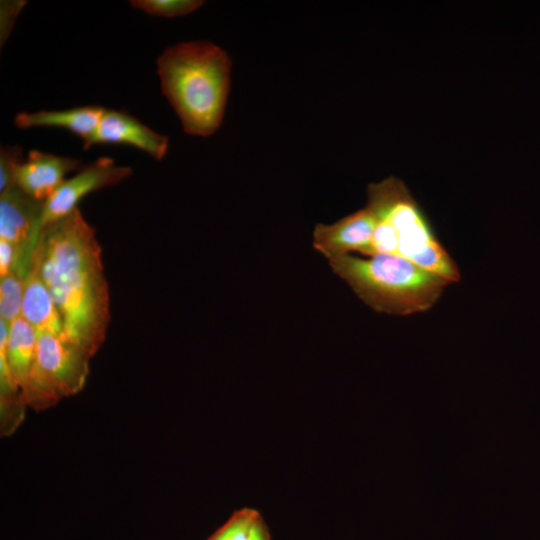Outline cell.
<instances>
[{"label":"cell","instance_id":"6da1fadb","mask_svg":"<svg viewBox=\"0 0 540 540\" xmlns=\"http://www.w3.org/2000/svg\"><path fill=\"white\" fill-rule=\"evenodd\" d=\"M30 259L58 309L63 337L92 358L106 338L110 296L101 246L79 208L42 229Z\"/></svg>","mask_w":540,"mask_h":540},{"label":"cell","instance_id":"7a4b0ae2","mask_svg":"<svg viewBox=\"0 0 540 540\" xmlns=\"http://www.w3.org/2000/svg\"><path fill=\"white\" fill-rule=\"evenodd\" d=\"M161 91L184 132L209 137L221 126L230 91L232 61L208 41L180 42L156 60Z\"/></svg>","mask_w":540,"mask_h":540},{"label":"cell","instance_id":"3957f363","mask_svg":"<svg viewBox=\"0 0 540 540\" xmlns=\"http://www.w3.org/2000/svg\"><path fill=\"white\" fill-rule=\"evenodd\" d=\"M366 205L376 219L364 255L404 258L451 283L461 279L455 260L436 237L426 215L405 183L389 176L367 187Z\"/></svg>","mask_w":540,"mask_h":540},{"label":"cell","instance_id":"277c9868","mask_svg":"<svg viewBox=\"0 0 540 540\" xmlns=\"http://www.w3.org/2000/svg\"><path fill=\"white\" fill-rule=\"evenodd\" d=\"M333 272L379 313L407 316L431 309L451 282L404 258L345 255L329 261Z\"/></svg>","mask_w":540,"mask_h":540},{"label":"cell","instance_id":"5b68a950","mask_svg":"<svg viewBox=\"0 0 540 540\" xmlns=\"http://www.w3.org/2000/svg\"><path fill=\"white\" fill-rule=\"evenodd\" d=\"M90 359L62 336L37 333L36 364L21 394L27 408L45 410L63 397L81 391L89 374Z\"/></svg>","mask_w":540,"mask_h":540},{"label":"cell","instance_id":"8992f818","mask_svg":"<svg viewBox=\"0 0 540 540\" xmlns=\"http://www.w3.org/2000/svg\"><path fill=\"white\" fill-rule=\"evenodd\" d=\"M129 166L115 163L112 158L100 157L82 166L44 202L40 220V233L46 226L68 216L78 208L79 202L88 194L114 186L132 174Z\"/></svg>","mask_w":540,"mask_h":540},{"label":"cell","instance_id":"52a82bcc","mask_svg":"<svg viewBox=\"0 0 540 540\" xmlns=\"http://www.w3.org/2000/svg\"><path fill=\"white\" fill-rule=\"evenodd\" d=\"M44 202L28 196L16 185L0 194V240L15 245L20 252L17 274L25 277L40 235Z\"/></svg>","mask_w":540,"mask_h":540},{"label":"cell","instance_id":"ba28073f","mask_svg":"<svg viewBox=\"0 0 540 540\" xmlns=\"http://www.w3.org/2000/svg\"><path fill=\"white\" fill-rule=\"evenodd\" d=\"M103 144L132 146L160 161L167 154L169 140L124 110L106 109L94 133L83 147L86 150Z\"/></svg>","mask_w":540,"mask_h":540},{"label":"cell","instance_id":"9c48e42d","mask_svg":"<svg viewBox=\"0 0 540 540\" xmlns=\"http://www.w3.org/2000/svg\"><path fill=\"white\" fill-rule=\"evenodd\" d=\"M375 224L373 211L365 205L332 224L318 223L313 231V247L329 261L351 252L364 255Z\"/></svg>","mask_w":540,"mask_h":540},{"label":"cell","instance_id":"30bf717a","mask_svg":"<svg viewBox=\"0 0 540 540\" xmlns=\"http://www.w3.org/2000/svg\"><path fill=\"white\" fill-rule=\"evenodd\" d=\"M81 167L79 159L30 150L17 169L15 185L35 200L45 202L64 182L67 173Z\"/></svg>","mask_w":540,"mask_h":540},{"label":"cell","instance_id":"8fae6325","mask_svg":"<svg viewBox=\"0 0 540 540\" xmlns=\"http://www.w3.org/2000/svg\"><path fill=\"white\" fill-rule=\"evenodd\" d=\"M36 345L37 332L22 316L10 325L0 320V359L5 361L20 394L36 364Z\"/></svg>","mask_w":540,"mask_h":540},{"label":"cell","instance_id":"7c38bea8","mask_svg":"<svg viewBox=\"0 0 540 540\" xmlns=\"http://www.w3.org/2000/svg\"><path fill=\"white\" fill-rule=\"evenodd\" d=\"M21 316L36 330L63 337V325L54 300L33 259L25 275Z\"/></svg>","mask_w":540,"mask_h":540},{"label":"cell","instance_id":"4fadbf2b","mask_svg":"<svg viewBox=\"0 0 540 540\" xmlns=\"http://www.w3.org/2000/svg\"><path fill=\"white\" fill-rule=\"evenodd\" d=\"M105 108L100 106H81L64 110H40L20 112L14 124L20 129L34 127H54L66 129L78 136L83 144L92 136L99 124Z\"/></svg>","mask_w":540,"mask_h":540},{"label":"cell","instance_id":"5bb4252c","mask_svg":"<svg viewBox=\"0 0 540 540\" xmlns=\"http://www.w3.org/2000/svg\"><path fill=\"white\" fill-rule=\"evenodd\" d=\"M207 540H271V537L261 514L253 508H242Z\"/></svg>","mask_w":540,"mask_h":540},{"label":"cell","instance_id":"9a60e30c","mask_svg":"<svg viewBox=\"0 0 540 540\" xmlns=\"http://www.w3.org/2000/svg\"><path fill=\"white\" fill-rule=\"evenodd\" d=\"M25 277L11 272L0 277V320L11 324L21 316Z\"/></svg>","mask_w":540,"mask_h":540},{"label":"cell","instance_id":"2e32d148","mask_svg":"<svg viewBox=\"0 0 540 540\" xmlns=\"http://www.w3.org/2000/svg\"><path fill=\"white\" fill-rule=\"evenodd\" d=\"M130 4L153 16L173 18L196 11L204 2L199 0H133Z\"/></svg>","mask_w":540,"mask_h":540},{"label":"cell","instance_id":"e0dca14e","mask_svg":"<svg viewBox=\"0 0 540 540\" xmlns=\"http://www.w3.org/2000/svg\"><path fill=\"white\" fill-rule=\"evenodd\" d=\"M20 146H5L0 149V194L15 186V176L23 162Z\"/></svg>","mask_w":540,"mask_h":540},{"label":"cell","instance_id":"ac0fdd59","mask_svg":"<svg viewBox=\"0 0 540 540\" xmlns=\"http://www.w3.org/2000/svg\"><path fill=\"white\" fill-rule=\"evenodd\" d=\"M26 1H1L0 4V43L1 46L6 42L9 37L14 23L20 14L23 7L26 5Z\"/></svg>","mask_w":540,"mask_h":540},{"label":"cell","instance_id":"d6986e66","mask_svg":"<svg viewBox=\"0 0 540 540\" xmlns=\"http://www.w3.org/2000/svg\"><path fill=\"white\" fill-rule=\"evenodd\" d=\"M20 252L12 243L0 240V277L18 272Z\"/></svg>","mask_w":540,"mask_h":540}]
</instances>
